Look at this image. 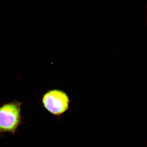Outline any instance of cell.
I'll list each match as a JSON object with an SVG mask.
<instances>
[{"instance_id":"cell-1","label":"cell","mask_w":147,"mask_h":147,"mask_svg":"<svg viewBox=\"0 0 147 147\" xmlns=\"http://www.w3.org/2000/svg\"><path fill=\"white\" fill-rule=\"evenodd\" d=\"M23 103L15 100L0 106V136L5 133L14 135L23 123L21 113Z\"/></svg>"},{"instance_id":"cell-2","label":"cell","mask_w":147,"mask_h":147,"mask_svg":"<svg viewBox=\"0 0 147 147\" xmlns=\"http://www.w3.org/2000/svg\"><path fill=\"white\" fill-rule=\"evenodd\" d=\"M41 102L47 112L60 118L69 110L70 99L65 92L54 89L49 90L43 94Z\"/></svg>"}]
</instances>
